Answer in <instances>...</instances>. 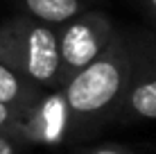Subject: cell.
<instances>
[{"label": "cell", "instance_id": "11", "mask_svg": "<svg viewBox=\"0 0 156 154\" xmlns=\"http://www.w3.org/2000/svg\"><path fill=\"white\" fill-rule=\"evenodd\" d=\"M145 5H147L149 14H152V18L156 20V0H145Z\"/></svg>", "mask_w": 156, "mask_h": 154}, {"label": "cell", "instance_id": "2", "mask_svg": "<svg viewBox=\"0 0 156 154\" xmlns=\"http://www.w3.org/2000/svg\"><path fill=\"white\" fill-rule=\"evenodd\" d=\"M0 61L39 86L48 91H57V30L30 16H16L0 23Z\"/></svg>", "mask_w": 156, "mask_h": 154}, {"label": "cell", "instance_id": "6", "mask_svg": "<svg viewBox=\"0 0 156 154\" xmlns=\"http://www.w3.org/2000/svg\"><path fill=\"white\" fill-rule=\"evenodd\" d=\"M45 91L48 88L34 84L32 79L12 70L9 66L0 61V102L9 104L14 109L27 111L32 104H36L45 95Z\"/></svg>", "mask_w": 156, "mask_h": 154}, {"label": "cell", "instance_id": "7", "mask_svg": "<svg viewBox=\"0 0 156 154\" xmlns=\"http://www.w3.org/2000/svg\"><path fill=\"white\" fill-rule=\"evenodd\" d=\"M23 7L27 9L30 18L57 30L59 25L82 14L84 2L82 0H23Z\"/></svg>", "mask_w": 156, "mask_h": 154}, {"label": "cell", "instance_id": "4", "mask_svg": "<svg viewBox=\"0 0 156 154\" xmlns=\"http://www.w3.org/2000/svg\"><path fill=\"white\" fill-rule=\"evenodd\" d=\"M118 111L127 118L156 120V55L133 50L131 75Z\"/></svg>", "mask_w": 156, "mask_h": 154}, {"label": "cell", "instance_id": "5", "mask_svg": "<svg viewBox=\"0 0 156 154\" xmlns=\"http://www.w3.org/2000/svg\"><path fill=\"white\" fill-rule=\"evenodd\" d=\"M25 141L27 143H59L63 134L70 127V116H68L66 102H63L61 91L45 93L36 104L25 111Z\"/></svg>", "mask_w": 156, "mask_h": 154}, {"label": "cell", "instance_id": "10", "mask_svg": "<svg viewBox=\"0 0 156 154\" xmlns=\"http://www.w3.org/2000/svg\"><path fill=\"white\" fill-rule=\"evenodd\" d=\"M0 154H18V143L9 136L0 134Z\"/></svg>", "mask_w": 156, "mask_h": 154}, {"label": "cell", "instance_id": "1", "mask_svg": "<svg viewBox=\"0 0 156 154\" xmlns=\"http://www.w3.org/2000/svg\"><path fill=\"white\" fill-rule=\"evenodd\" d=\"M131 61L133 48L115 30L109 45L59 88L70 116V125L90 123L120 107L131 75Z\"/></svg>", "mask_w": 156, "mask_h": 154}, {"label": "cell", "instance_id": "9", "mask_svg": "<svg viewBox=\"0 0 156 154\" xmlns=\"http://www.w3.org/2000/svg\"><path fill=\"white\" fill-rule=\"evenodd\" d=\"M84 154H133V152H129L120 145H100V147H93V150H88Z\"/></svg>", "mask_w": 156, "mask_h": 154}, {"label": "cell", "instance_id": "3", "mask_svg": "<svg viewBox=\"0 0 156 154\" xmlns=\"http://www.w3.org/2000/svg\"><path fill=\"white\" fill-rule=\"evenodd\" d=\"M115 27L102 12H82L57 27L59 88L109 45Z\"/></svg>", "mask_w": 156, "mask_h": 154}, {"label": "cell", "instance_id": "8", "mask_svg": "<svg viewBox=\"0 0 156 154\" xmlns=\"http://www.w3.org/2000/svg\"><path fill=\"white\" fill-rule=\"evenodd\" d=\"M25 111L14 109L9 104L0 102V134L14 138L16 143H27L25 141V123H23Z\"/></svg>", "mask_w": 156, "mask_h": 154}]
</instances>
